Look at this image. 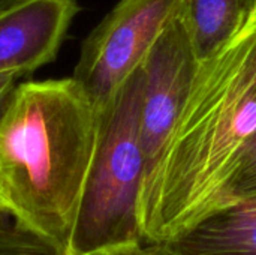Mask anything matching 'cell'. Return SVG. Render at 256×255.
I'll return each mask as SVG.
<instances>
[{"instance_id":"ba28073f","label":"cell","mask_w":256,"mask_h":255,"mask_svg":"<svg viewBox=\"0 0 256 255\" xmlns=\"http://www.w3.org/2000/svg\"><path fill=\"white\" fill-rule=\"evenodd\" d=\"M256 15V0H182L178 20L200 63L224 50Z\"/></svg>"},{"instance_id":"7a4b0ae2","label":"cell","mask_w":256,"mask_h":255,"mask_svg":"<svg viewBox=\"0 0 256 255\" xmlns=\"http://www.w3.org/2000/svg\"><path fill=\"white\" fill-rule=\"evenodd\" d=\"M98 128L99 111L72 77L16 84L0 116V183L14 213L63 248Z\"/></svg>"},{"instance_id":"277c9868","label":"cell","mask_w":256,"mask_h":255,"mask_svg":"<svg viewBox=\"0 0 256 255\" xmlns=\"http://www.w3.org/2000/svg\"><path fill=\"white\" fill-rule=\"evenodd\" d=\"M182 0H118L90 32L72 78L98 111L142 63L162 32L178 17Z\"/></svg>"},{"instance_id":"9c48e42d","label":"cell","mask_w":256,"mask_h":255,"mask_svg":"<svg viewBox=\"0 0 256 255\" xmlns=\"http://www.w3.org/2000/svg\"><path fill=\"white\" fill-rule=\"evenodd\" d=\"M250 201H256V131L234 161L202 216L218 209Z\"/></svg>"},{"instance_id":"6da1fadb","label":"cell","mask_w":256,"mask_h":255,"mask_svg":"<svg viewBox=\"0 0 256 255\" xmlns=\"http://www.w3.org/2000/svg\"><path fill=\"white\" fill-rule=\"evenodd\" d=\"M256 131V15L200 63L170 143L140 194L144 239L170 240L196 222Z\"/></svg>"},{"instance_id":"30bf717a","label":"cell","mask_w":256,"mask_h":255,"mask_svg":"<svg viewBox=\"0 0 256 255\" xmlns=\"http://www.w3.org/2000/svg\"><path fill=\"white\" fill-rule=\"evenodd\" d=\"M0 255H66L64 248L30 228L10 213L0 212Z\"/></svg>"},{"instance_id":"8992f818","label":"cell","mask_w":256,"mask_h":255,"mask_svg":"<svg viewBox=\"0 0 256 255\" xmlns=\"http://www.w3.org/2000/svg\"><path fill=\"white\" fill-rule=\"evenodd\" d=\"M78 12L76 0H18L0 12V74L20 78L54 62Z\"/></svg>"},{"instance_id":"8fae6325","label":"cell","mask_w":256,"mask_h":255,"mask_svg":"<svg viewBox=\"0 0 256 255\" xmlns=\"http://www.w3.org/2000/svg\"><path fill=\"white\" fill-rule=\"evenodd\" d=\"M100 255H177L168 242L165 240H152V239H142L136 243L105 252Z\"/></svg>"},{"instance_id":"52a82bcc","label":"cell","mask_w":256,"mask_h":255,"mask_svg":"<svg viewBox=\"0 0 256 255\" xmlns=\"http://www.w3.org/2000/svg\"><path fill=\"white\" fill-rule=\"evenodd\" d=\"M166 242L177 255H256V201L218 209Z\"/></svg>"},{"instance_id":"7c38bea8","label":"cell","mask_w":256,"mask_h":255,"mask_svg":"<svg viewBox=\"0 0 256 255\" xmlns=\"http://www.w3.org/2000/svg\"><path fill=\"white\" fill-rule=\"evenodd\" d=\"M16 75L12 74H0V116L3 114L15 87H16Z\"/></svg>"},{"instance_id":"4fadbf2b","label":"cell","mask_w":256,"mask_h":255,"mask_svg":"<svg viewBox=\"0 0 256 255\" xmlns=\"http://www.w3.org/2000/svg\"><path fill=\"white\" fill-rule=\"evenodd\" d=\"M0 212H6V213H10V215L15 216L14 209H12V204L9 203V200H8V197H6V194H4V191H3L2 183H0ZM15 218H16V216H15Z\"/></svg>"},{"instance_id":"5b68a950","label":"cell","mask_w":256,"mask_h":255,"mask_svg":"<svg viewBox=\"0 0 256 255\" xmlns=\"http://www.w3.org/2000/svg\"><path fill=\"white\" fill-rule=\"evenodd\" d=\"M198 68L200 62L177 17L142 60L140 141L146 164L144 182L158 167L170 143Z\"/></svg>"},{"instance_id":"5bb4252c","label":"cell","mask_w":256,"mask_h":255,"mask_svg":"<svg viewBox=\"0 0 256 255\" xmlns=\"http://www.w3.org/2000/svg\"><path fill=\"white\" fill-rule=\"evenodd\" d=\"M18 0H0V12H3L4 9H8L9 6H12L14 3H16Z\"/></svg>"},{"instance_id":"3957f363","label":"cell","mask_w":256,"mask_h":255,"mask_svg":"<svg viewBox=\"0 0 256 255\" xmlns=\"http://www.w3.org/2000/svg\"><path fill=\"white\" fill-rule=\"evenodd\" d=\"M142 87L141 63L99 111L96 149L66 255H100L144 239L138 213L146 171L140 141Z\"/></svg>"}]
</instances>
